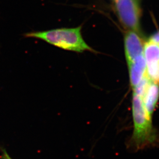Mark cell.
<instances>
[{
  "label": "cell",
  "instance_id": "cell-1",
  "mask_svg": "<svg viewBox=\"0 0 159 159\" xmlns=\"http://www.w3.org/2000/svg\"><path fill=\"white\" fill-rule=\"evenodd\" d=\"M132 115L134 130L129 146L137 150L155 145L157 137L152 127V119L146 113L142 98L134 93L132 97Z\"/></svg>",
  "mask_w": 159,
  "mask_h": 159
},
{
  "label": "cell",
  "instance_id": "cell-2",
  "mask_svg": "<svg viewBox=\"0 0 159 159\" xmlns=\"http://www.w3.org/2000/svg\"><path fill=\"white\" fill-rule=\"evenodd\" d=\"M81 26L75 28H61L25 34L26 37L41 39L52 45L76 52L92 51L83 39Z\"/></svg>",
  "mask_w": 159,
  "mask_h": 159
},
{
  "label": "cell",
  "instance_id": "cell-3",
  "mask_svg": "<svg viewBox=\"0 0 159 159\" xmlns=\"http://www.w3.org/2000/svg\"><path fill=\"white\" fill-rule=\"evenodd\" d=\"M114 7L120 22L129 30L140 33V0H115Z\"/></svg>",
  "mask_w": 159,
  "mask_h": 159
},
{
  "label": "cell",
  "instance_id": "cell-4",
  "mask_svg": "<svg viewBox=\"0 0 159 159\" xmlns=\"http://www.w3.org/2000/svg\"><path fill=\"white\" fill-rule=\"evenodd\" d=\"M143 54L147 77L152 82L159 84V45L148 41L144 45Z\"/></svg>",
  "mask_w": 159,
  "mask_h": 159
},
{
  "label": "cell",
  "instance_id": "cell-5",
  "mask_svg": "<svg viewBox=\"0 0 159 159\" xmlns=\"http://www.w3.org/2000/svg\"><path fill=\"white\" fill-rule=\"evenodd\" d=\"M139 34L129 30L125 35V52L128 64L144 53L145 43Z\"/></svg>",
  "mask_w": 159,
  "mask_h": 159
},
{
  "label": "cell",
  "instance_id": "cell-6",
  "mask_svg": "<svg viewBox=\"0 0 159 159\" xmlns=\"http://www.w3.org/2000/svg\"><path fill=\"white\" fill-rule=\"evenodd\" d=\"M128 65L131 85L134 89L146 75V63L144 54L137 57L134 62Z\"/></svg>",
  "mask_w": 159,
  "mask_h": 159
},
{
  "label": "cell",
  "instance_id": "cell-7",
  "mask_svg": "<svg viewBox=\"0 0 159 159\" xmlns=\"http://www.w3.org/2000/svg\"><path fill=\"white\" fill-rule=\"evenodd\" d=\"M159 98V84L151 82L143 99L146 113L150 119Z\"/></svg>",
  "mask_w": 159,
  "mask_h": 159
},
{
  "label": "cell",
  "instance_id": "cell-8",
  "mask_svg": "<svg viewBox=\"0 0 159 159\" xmlns=\"http://www.w3.org/2000/svg\"><path fill=\"white\" fill-rule=\"evenodd\" d=\"M151 82L147 75H146L140 83L134 89V93L143 99Z\"/></svg>",
  "mask_w": 159,
  "mask_h": 159
},
{
  "label": "cell",
  "instance_id": "cell-9",
  "mask_svg": "<svg viewBox=\"0 0 159 159\" xmlns=\"http://www.w3.org/2000/svg\"><path fill=\"white\" fill-rule=\"evenodd\" d=\"M148 41L159 45V31L151 35Z\"/></svg>",
  "mask_w": 159,
  "mask_h": 159
},
{
  "label": "cell",
  "instance_id": "cell-10",
  "mask_svg": "<svg viewBox=\"0 0 159 159\" xmlns=\"http://www.w3.org/2000/svg\"><path fill=\"white\" fill-rule=\"evenodd\" d=\"M0 159H12L9 157V155H8L5 150L3 151V153L2 154L1 156H0Z\"/></svg>",
  "mask_w": 159,
  "mask_h": 159
},
{
  "label": "cell",
  "instance_id": "cell-11",
  "mask_svg": "<svg viewBox=\"0 0 159 159\" xmlns=\"http://www.w3.org/2000/svg\"><path fill=\"white\" fill-rule=\"evenodd\" d=\"M114 1H115V0H114Z\"/></svg>",
  "mask_w": 159,
  "mask_h": 159
}]
</instances>
